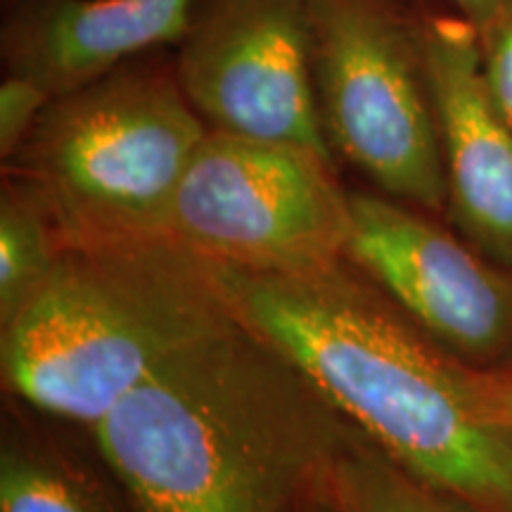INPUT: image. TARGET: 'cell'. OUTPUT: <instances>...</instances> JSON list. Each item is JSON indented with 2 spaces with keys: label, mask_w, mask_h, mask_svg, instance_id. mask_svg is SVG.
Listing matches in <instances>:
<instances>
[{
  "label": "cell",
  "mask_w": 512,
  "mask_h": 512,
  "mask_svg": "<svg viewBox=\"0 0 512 512\" xmlns=\"http://www.w3.org/2000/svg\"><path fill=\"white\" fill-rule=\"evenodd\" d=\"M323 491L344 512H486L411 477L361 434L332 465Z\"/></svg>",
  "instance_id": "13"
},
{
  "label": "cell",
  "mask_w": 512,
  "mask_h": 512,
  "mask_svg": "<svg viewBox=\"0 0 512 512\" xmlns=\"http://www.w3.org/2000/svg\"><path fill=\"white\" fill-rule=\"evenodd\" d=\"M8 3H12V0H8Z\"/></svg>",
  "instance_id": "19"
},
{
  "label": "cell",
  "mask_w": 512,
  "mask_h": 512,
  "mask_svg": "<svg viewBox=\"0 0 512 512\" xmlns=\"http://www.w3.org/2000/svg\"><path fill=\"white\" fill-rule=\"evenodd\" d=\"M174 64L209 131L335 159L313 86L306 0H195Z\"/></svg>",
  "instance_id": "7"
},
{
  "label": "cell",
  "mask_w": 512,
  "mask_h": 512,
  "mask_svg": "<svg viewBox=\"0 0 512 512\" xmlns=\"http://www.w3.org/2000/svg\"><path fill=\"white\" fill-rule=\"evenodd\" d=\"M484 72L498 110L512 128V10L479 34Z\"/></svg>",
  "instance_id": "15"
},
{
  "label": "cell",
  "mask_w": 512,
  "mask_h": 512,
  "mask_svg": "<svg viewBox=\"0 0 512 512\" xmlns=\"http://www.w3.org/2000/svg\"><path fill=\"white\" fill-rule=\"evenodd\" d=\"M311 69L335 159L392 200L446 216L418 12L403 0H306Z\"/></svg>",
  "instance_id": "5"
},
{
  "label": "cell",
  "mask_w": 512,
  "mask_h": 512,
  "mask_svg": "<svg viewBox=\"0 0 512 512\" xmlns=\"http://www.w3.org/2000/svg\"><path fill=\"white\" fill-rule=\"evenodd\" d=\"M344 259L470 368L512 358V271L441 216L377 190H351Z\"/></svg>",
  "instance_id": "8"
},
{
  "label": "cell",
  "mask_w": 512,
  "mask_h": 512,
  "mask_svg": "<svg viewBox=\"0 0 512 512\" xmlns=\"http://www.w3.org/2000/svg\"><path fill=\"white\" fill-rule=\"evenodd\" d=\"M67 242L38 192L3 174L0 190V328L46 285Z\"/></svg>",
  "instance_id": "12"
},
{
  "label": "cell",
  "mask_w": 512,
  "mask_h": 512,
  "mask_svg": "<svg viewBox=\"0 0 512 512\" xmlns=\"http://www.w3.org/2000/svg\"><path fill=\"white\" fill-rule=\"evenodd\" d=\"M214 268L235 316L394 465L486 512H512V434L484 411L472 368L347 259L302 273Z\"/></svg>",
  "instance_id": "2"
},
{
  "label": "cell",
  "mask_w": 512,
  "mask_h": 512,
  "mask_svg": "<svg viewBox=\"0 0 512 512\" xmlns=\"http://www.w3.org/2000/svg\"><path fill=\"white\" fill-rule=\"evenodd\" d=\"M351 190L335 159L209 131L166 211L162 235L211 264L302 273L344 261Z\"/></svg>",
  "instance_id": "6"
},
{
  "label": "cell",
  "mask_w": 512,
  "mask_h": 512,
  "mask_svg": "<svg viewBox=\"0 0 512 512\" xmlns=\"http://www.w3.org/2000/svg\"><path fill=\"white\" fill-rule=\"evenodd\" d=\"M297 512H344L342 508H339L337 503H332L328 496H325V491L320 489L318 494H313L309 501H304L302 505H299Z\"/></svg>",
  "instance_id": "18"
},
{
  "label": "cell",
  "mask_w": 512,
  "mask_h": 512,
  "mask_svg": "<svg viewBox=\"0 0 512 512\" xmlns=\"http://www.w3.org/2000/svg\"><path fill=\"white\" fill-rule=\"evenodd\" d=\"M446 176V223L512 271V128L484 72L479 34L458 15L418 12Z\"/></svg>",
  "instance_id": "9"
},
{
  "label": "cell",
  "mask_w": 512,
  "mask_h": 512,
  "mask_svg": "<svg viewBox=\"0 0 512 512\" xmlns=\"http://www.w3.org/2000/svg\"><path fill=\"white\" fill-rule=\"evenodd\" d=\"M451 3L458 15L475 27L477 34H484L512 10V0H451Z\"/></svg>",
  "instance_id": "17"
},
{
  "label": "cell",
  "mask_w": 512,
  "mask_h": 512,
  "mask_svg": "<svg viewBox=\"0 0 512 512\" xmlns=\"http://www.w3.org/2000/svg\"><path fill=\"white\" fill-rule=\"evenodd\" d=\"M207 133L174 57L152 50L50 98L3 174L38 192L67 247L159 238Z\"/></svg>",
  "instance_id": "4"
},
{
  "label": "cell",
  "mask_w": 512,
  "mask_h": 512,
  "mask_svg": "<svg viewBox=\"0 0 512 512\" xmlns=\"http://www.w3.org/2000/svg\"><path fill=\"white\" fill-rule=\"evenodd\" d=\"M235 320L214 264L164 235L69 245L0 328L3 389L91 430L171 356Z\"/></svg>",
  "instance_id": "3"
},
{
  "label": "cell",
  "mask_w": 512,
  "mask_h": 512,
  "mask_svg": "<svg viewBox=\"0 0 512 512\" xmlns=\"http://www.w3.org/2000/svg\"><path fill=\"white\" fill-rule=\"evenodd\" d=\"M88 434L136 512H297L358 437L240 318L171 356Z\"/></svg>",
  "instance_id": "1"
},
{
  "label": "cell",
  "mask_w": 512,
  "mask_h": 512,
  "mask_svg": "<svg viewBox=\"0 0 512 512\" xmlns=\"http://www.w3.org/2000/svg\"><path fill=\"white\" fill-rule=\"evenodd\" d=\"M195 0H12L0 31L5 74L50 98L181 38Z\"/></svg>",
  "instance_id": "10"
},
{
  "label": "cell",
  "mask_w": 512,
  "mask_h": 512,
  "mask_svg": "<svg viewBox=\"0 0 512 512\" xmlns=\"http://www.w3.org/2000/svg\"><path fill=\"white\" fill-rule=\"evenodd\" d=\"M50 95L22 76L5 74L0 86V159L8 162L36 126Z\"/></svg>",
  "instance_id": "14"
},
{
  "label": "cell",
  "mask_w": 512,
  "mask_h": 512,
  "mask_svg": "<svg viewBox=\"0 0 512 512\" xmlns=\"http://www.w3.org/2000/svg\"><path fill=\"white\" fill-rule=\"evenodd\" d=\"M472 384L489 418L512 434V358L494 368H472Z\"/></svg>",
  "instance_id": "16"
},
{
  "label": "cell",
  "mask_w": 512,
  "mask_h": 512,
  "mask_svg": "<svg viewBox=\"0 0 512 512\" xmlns=\"http://www.w3.org/2000/svg\"><path fill=\"white\" fill-rule=\"evenodd\" d=\"M0 512H136L100 458L57 444L27 422L5 420Z\"/></svg>",
  "instance_id": "11"
}]
</instances>
